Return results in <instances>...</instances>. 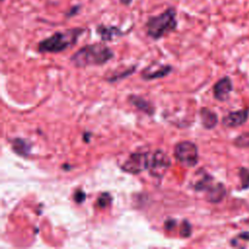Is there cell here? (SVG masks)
<instances>
[{
    "instance_id": "obj_1",
    "label": "cell",
    "mask_w": 249,
    "mask_h": 249,
    "mask_svg": "<svg viewBox=\"0 0 249 249\" xmlns=\"http://www.w3.org/2000/svg\"><path fill=\"white\" fill-rule=\"evenodd\" d=\"M85 32L86 28L84 27H73L63 31H56L41 40L37 45V50L41 53H58L64 52L75 46Z\"/></svg>"
},
{
    "instance_id": "obj_2",
    "label": "cell",
    "mask_w": 249,
    "mask_h": 249,
    "mask_svg": "<svg viewBox=\"0 0 249 249\" xmlns=\"http://www.w3.org/2000/svg\"><path fill=\"white\" fill-rule=\"evenodd\" d=\"M114 57V52L103 43H93L83 46L71 56V62L79 68L99 66Z\"/></svg>"
},
{
    "instance_id": "obj_3",
    "label": "cell",
    "mask_w": 249,
    "mask_h": 249,
    "mask_svg": "<svg viewBox=\"0 0 249 249\" xmlns=\"http://www.w3.org/2000/svg\"><path fill=\"white\" fill-rule=\"evenodd\" d=\"M177 11L173 6L167 7L159 15L147 18L144 27L148 37L153 40H160L177 29Z\"/></svg>"
},
{
    "instance_id": "obj_4",
    "label": "cell",
    "mask_w": 249,
    "mask_h": 249,
    "mask_svg": "<svg viewBox=\"0 0 249 249\" xmlns=\"http://www.w3.org/2000/svg\"><path fill=\"white\" fill-rule=\"evenodd\" d=\"M174 158L182 165L194 167L198 161V150L192 141H181L174 147Z\"/></svg>"
},
{
    "instance_id": "obj_5",
    "label": "cell",
    "mask_w": 249,
    "mask_h": 249,
    "mask_svg": "<svg viewBox=\"0 0 249 249\" xmlns=\"http://www.w3.org/2000/svg\"><path fill=\"white\" fill-rule=\"evenodd\" d=\"M170 164L171 160L168 155L164 151L158 149L150 155L148 171L152 177L160 179L166 174Z\"/></svg>"
},
{
    "instance_id": "obj_6",
    "label": "cell",
    "mask_w": 249,
    "mask_h": 249,
    "mask_svg": "<svg viewBox=\"0 0 249 249\" xmlns=\"http://www.w3.org/2000/svg\"><path fill=\"white\" fill-rule=\"evenodd\" d=\"M150 154L135 152L129 155V157L122 164L123 171L129 174H139L144 170H148Z\"/></svg>"
},
{
    "instance_id": "obj_7",
    "label": "cell",
    "mask_w": 249,
    "mask_h": 249,
    "mask_svg": "<svg viewBox=\"0 0 249 249\" xmlns=\"http://www.w3.org/2000/svg\"><path fill=\"white\" fill-rule=\"evenodd\" d=\"M172 71V66L168 64H160L157 62L145 67L141 72V78L145 81H152L167 76Z\"/></svg>"
},
{
    "instance_id": "obj_8",
    "label": "cell",
    "mask_w": 249,
    "mask_h": 249,
    "mask_svg": "<svg viewBox=\"0 0 249 249\" xmlns=\"http://www.w3.org/2000/svg\"><path fill=\"white\" fill-rule=\"evenodd\" d=\"M95 32L103 42L113 41L115 38L123 37L124 32L117 25H107L99 23L95 27Z\"/></svg>"
},
{
    "instance_id": "obj_9",
    "label": "cell",
    "mask_w": 249,
    "mask_h": 249,
    "mask_svg": "<svg viewBox=\"0 0 249 249\" xmlns=\"http://www.w3.org/2000/svg\"><path fill=\"white\" fill-rule=\"evenodd\" d=\"M232 90V82L230 77H223L213 87L214 97L219 101H226Z\"/></svg>"
},
{
    "instance_id": "obj_10",
    "label": "cell",
    "mask_w": 249,
    "mask_h": 249,
    "mask_svg": "<svg viewBox=\"0 0 249 249\" xmlns=\"http://www.w3.org/2000/svg\"><path fill=\"white\" fill-rule=\"evenodd\" d=\"M248 117L249 111L247 109H242L230 112L223 118L222 123L226 127H236L245 124L248 120Z\"/></svg>"
},
{
    "instance_id": "obj_11",
    "label": "cell",
    "mask_w": 249,
    "mask_h": 249,
    "mask_svg": "<svg viewBox=\"0 0 249 249\" xmlns=\"http://www.w3.org/2000/svg\"><path fill=\"white\" fill-rule=\"evenodd\" d=\"M206 200L211 203H219L227 194L226 188L222 183H214L206 192Z\"/></svg>"
},
{
    "instance_id": "obj_12",
    "label": "cell",
    "mask_w": 249,
    "mask_h": 249,
    "mask_svg": "<svg viewBox=\"0 0 249 249\" xmlns=\"http://www.w3.org/2000/svg\"><path fill=\"white\" fill-rule=\"evenodd\" d=\"M128 102L134 106L135 108H137L138 110L144 112L145 114L152 116L155 113V107L154 105L149 102L148 100L144 99L143 97L139 96V95H135V94H131L128 96Z\"/></svg>"
},
{
    "instance_id": "obj_13",
    "label": "cell",
    "mask_w": 249,
    "mask_h": 249,
    "mask_svg": "<svg viewBox=\"0 0 249 249\" xmlns=\"http://www.w3.org/2000/svg\"><path fill=\"white\" fill-rule=\"evenodd\" d=\"M199 116H200L202 125L206 129H212L218 124L217 114L208 108H205V107L201 108L199 111Z\"/></svg>"
},
{
    "instance_id": "obj_14",
    "label": "cell",
    "mask_w": 249,
    "mask_h": 249,
    "mask_svg": "<svg viewBox=\"0 0 249 249\" xmlns=\"http://www.w3.org/2000/svg\"><path fill=\"white\" fill-rule=\"evenodd\" d=\"M13 151L20 157H28L31 151V143L23 138H14L11 140Z\"/></svg>"
},
{
    "instance_id": "obj_15",
    "label": "cell",
    "mask_w": 249,
    "mask_h": 249,
    "mask_svg": "<svg viewBox=\"0 0 249 249\" xmlns=\"http://www.w3.org/2000/svg\"><path fill=\"white\" fill-rule=\"evenodd\" d=\"M214 184V178L207 174L203 173L202 176L194 184V189L196 192H206Z\"/></svg>"
},
{
    "instance_id": "obj_16",
    "label": "cell",
    "mask_w": 249,
    "mask_h": 249,
    "mask_svg": "<svg viewBox=\"0 0 249 249\" xmlns=\"http://www.w3.org/2000/svg\"><path fill=\"white\" fill-rule=\"evenodd\" d=\"M112 202V196L109 193H102L97 200H96V205L101 208V209H104V208H107L108 206H110Z\"/></svg>"
},
{
    "instance_id": "obj_17",
    "label": "cell",
    "mask_w": 249,
    "mask_h": 249,
    "mask_svg": "<svg viewBox=\"0 0 249 249\" xmlns=\"http://www.w3.org/2000/svg\"><path fill=\"white\" fill-rule=\"evenodd\" d=\"M233 144L238 148H249V131L241 133L235 137Z\"/></svg>"
},
{
    "instance_id": "obj_18",
    "label": "cell",
    "mask_w": 249,
    "mask_h": 249,
    "mask_svg": "<svg viewBox=\"0 0 249 249\" xmlns=\"http://www.w3.org/2000/svg\"><path fill=\"white\" fill-rule=\"evenodd\" d=\"M134 71H135V66L129 67V68L124 70V71H123L122 73H120V74H117V73L113 74L111 77H108L107 80H108V82H110V83H114V82H117V81H119V80H122V79H124V78L128 77V76L131 75Z\"/></svg>"
},
{
    "instance_id": "obj_19",
    "label": "cell",
    "mask_w": 249,
    "mask_h": 249,
    "mask_svg": "<svg viewBox=\"0 0 249 249\" xmlns=\"http://www.w3.org/2000/svg\"><path fill=\"white\" fill-rule=\"evenodd\" d=\"M82 4H75V5H72L70 6L64 13H63V16L65 18H72L74 17H76L77 15H79L82 11Z\"/></svg>"
},
{
    "instance_id": "obj_20",
    "label": "cell",
    "mask_w": 249,
    "mask_h": 249,
    "mask_svg": "<svg viewBox=\"0 0 249 249\" xmlns=\"http://www.w3.org/2000/svg\"><path fill=\"white\" fill-rule=\"evenodd\" d=\"M238 175L241 182V188L248 189L249 188V169L245 167H240Z\"/></svg>"
},
{
    "instance_id": "obj_21",
    "label": "cell",
    "mask_w": 249,
    "mask_h": 249,
    "mask_svg": "<svg viewBox=\"0 0 249 249\" xmlns=\"http://www.w3.org/2000/svg\"><path fill=\"white\" fill-rule=\"evenodd\" d=\"M192 233V226L187 220H183L180 226V235L183 237H189Z\"/></svg>"
},
{
    "instance_id": "obj_22",
    "label": "cell",
    "mask_w": 249,
    "mask_h": 249,
    "mask_svg": "<svg viewBox=\"0 0 249 249\" xmlns=\"http://www.w3.org/2000/svg\"><path fill=\"white\" fill-rule=\"evenodd\" d=\"M240 240L249 242V231L240 232L238 235H236L234 238H232V239L231 240V245H233V246H238V245H239V242H241Z\"/></svg>"
},
{
    "instance_id": "obj_23",
    "label": "cell",
    "mask_w": 249,
    "mask_h": 249,
    "mask_svg": "<svg viewBox=\"0 0 249 249\" xmlns=\"http://www.w3.org/2000/svg\"><path fill=\"white\" fill-rule=\"evenodd\" d=\"M87 196L85 194V192H83L82 190H77L75 193H74V196H73V198L75 200L76 203H83L86 199Z\"/></svg>"
},
{
    "instance_id": "obj_24",
    "label": "cell",
    "mask_w": 249,
    "mask_h": 249,
    "mask_svg": "<svg viewBox=\"0 0 249 249\" xmlns=\"http://www.w3.org/2000/svg\"><path fill=\"white\" fill-rule=\"evenodd\" d=\"M175 220H172V219H169V220H167L166 222H165V229H167V230H171V229H173L174 228V226H175Z\"/></svg>"
},
{
    "instance_id": "obj_25",
    "label": "cell",
    "mask_w": 249,
    "mask_h": 249,
    "mask_svg": "<svg viewBox=\"0 0 249 249\" xmlns=\"http://www.w3.org/2000/svg\"><path fill=\"white\" fill-rule=\"evenodd\" d=\"M119 2L121 5H123L124 7H129L132 4L133 0H119Z\"/></svg>"
}]
</instances>
